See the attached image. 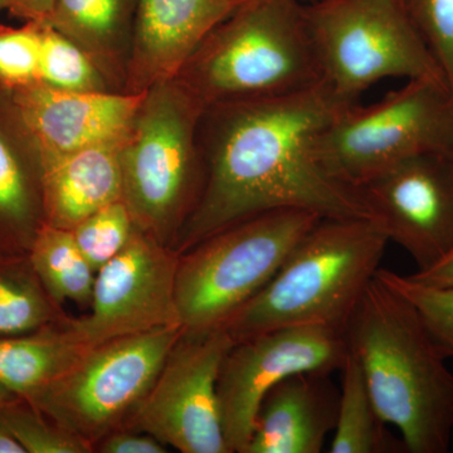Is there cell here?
Returning a JSON list of instances; mask_svg holds the SVG:
<instances>
[{"instance_id":"30bf717a","label":"cell","mask_w":453,"mask_h":453,"mask_svg":"<svg viewBox=\"0 0 453 453\" xmlns=\"http://www.w3.org/2000/svg\"><path fill=\"white\" fill-rule=\"evenodd\" d=\"M234 344L223 327L184 330L127 425L183 453H231L217 386Z\"/></svg>"},{"instance_id":"cb8c5ba5","label":"cell","mask_w":453,"mask_h":453,"mask_svg":"<svg viewBox=\"0 0 453 453\" xmlns=\"http://www.w3.org/2000/svg\"><path fill=\"white\" fill-rule=\"evenodd\" d=\"M375 277L417 310L447 359L453 357V286L426 285L411 275H401L383 267L377 271Z\"/></svg>"},{"instance_id":"d4e9b609","label":"cell","mask_w":453,"mask_h":453,"mask_svg":"<svg viewBox=\"0 0 453 453\" xmlns=\"http://www.w3.org/2000/svg\"><path fill=\"white\" fill-rule=\"evenodd\" d=\"M135 226L129 208L119 201L95 211L71 231L83 257L97 273L127 246Z\"/></svg>"},{"instance_id":"4dcf8cb0","label":"cell","mask_w":453,"mask_h":453,"mask_svg":"<svg viewBox=\"0 0 453 453\" xmlns=\"http://www.w3.org/2000/svg\"><path fill=\"white\" fill-rule=\"evenodd\" d=\"M411 276L426 285L451 288L453 286V249L434 266L425 271H416Z\"/></svg>"},{"instance_id":"1f68e13d","label":"cell","mask_w":453,"mask_h":453,"mask_svg":"<svg viewBox=\"0 0 453 453\" xmlns=\"http://www.w3.org/2000/svg\"><path fill=\"white\" fill-rule=\"evenodd\" d=\"M9 11L28 22H49L55 5V0H9Z\"/></svg>"},{"instance_id":"d6986e66","label":"cell","mask_w":453,"mask_h":453,"mask_svg":"<svg viewBox=\"0 0 453 453\" xmlns=\"http://www.w3.org/2000/svg\"><path fill=\"white\" fill-rule=\"evenodd\" d=\"M339 389L338 418L330 452L399 453L407 452L403 441L396 440L381 419L362 368L357 357L348 351Z\"/></svg>"},{"instance_id":"836d02e7","label":"cell","mask_w":453,"mask_h":453,"mask_svg":"<svg viewBox=\"0 0 453 453\" xmlns=\"http://www.w3.org/2000/svg\"><path fill=\"white\" fill-rule=\"evenodd\" d=\"M9 8H11V3H9V0H0V11H2V9Z\"/></svg>"},{"instance_id":"ba28073f","label":"cell","mask_w":453,"mask_h":453,"mask_svg":"<svg viewBox=\"0 0 453 453\" xmlns=\"http://www.w3.org/2000/svg\"><path fill=\"white\" fill-rule=\"evenodd\" d=\"M303 13L324 81L344 100L386 79L446 83L405 0H319Z\"/></svg>"},{"instance_id":"6da1fadb","label":"cell","mask_w":453,"mask_h":453,"mask_svg":"<svg viewBox=\"0 0 453 453\" xmlns=\"http://www.w3.org/2000/svg\"><path fill=\"white\" fill-rule=\"evenodd\" d=\"M351 103L357 101L338 96L323 81L288 96L207 107L199 124L201 195L174 250L186 252L226 226L270 211L374 219L362 190L333 178L316 153L319 134Z\"/></svg>"},{"instance_id":"8992f818","label":"cell","mask_w":453,"mask_h":453,"mask_svg":"<svg viewBox=\"0 0 453 453\" xmlns=\"http://www.w3.org/2000/svg\"><path fill=\"white\" fill-rule=\"evenodd\" d=\"M320 219L308 211H265L180 253L175 301L181 327L187 332L222 327L270 282Z\"/></svg>"},{"instance_id":"277c9868","label":"cell","mask_w":453,"mask_h":453,"mask_svg":"<svg viewBox=\"0 0 453 453\" xmlns=\"http://www.w3.org/2000/svg\"><path fill=\"white\" fill-rule=\"evenodd\" d=\"M177 80L207 107L288 96L324 81L300 0H246L210 33Z\"/></svg>"},{"instance_id":"7c38bea8","label":"cell","mask_w":453,"mask_h":453,"mask_svg":"<svg viewBox=\"0 0 453 453\" xmlns=\"http://www.w3.org/2000/svg\"><path fill=\"white\" fill-rule=\"evenodd\" d=\"M180 253L138 226L129 242L97 271L91 312L67 319L62 332L92 348L113 339L181 326L175 301Z\"/></svg>"},{"instance_id":"e575fe53","label":"cell","mask_w":453,"mask_h":453,"mask_svg":"<svg viewBox=\"0 0 453 453\" xmlns=\"http://www.w3.org/2000/svg\"><path fill=\"white\" fill-rule=\"evenodd\" d=\"M8 390L5 388H3L2 386H0V403H2L3 401L5 399V395H7Z\"/></svg>"},{"instance_id":"8fae6325","label":"cell","mask_w":453,"mask_h":453,"mask_svg":"<svg viewBox=\"0 0 453 453\" xmlns=\"http://www.w3.org/2000/svg\"><path fill=\"white\" fill-rule=\"evenodd\" d=\"M345 330L301 325L234 342L220 366L219 399L226 445L243 453L265 396L299 372H339L348 356Z\"/></svg>"},{"instance_id":"3957f363","label":"cell","mask_w":453,"mask_h":453,"mask_svg":"<svg viewBox=\"0 0 453 453\" xmlns=\"http://www.w3.org/2000/svg\"><path fill=\"white\" fill-rule=\"evenodd\" d=\"M389 240L374 219H323L225 325L234 342L301 325L345 330Z\"/></svg>"},{"instance_id":"7402d4cb","label":"cell","mask_w":453,"mask_h":453,"mask_svg":"<svg viewBox=\"0 0 453 453\" xmlns=\"http://www.w3.org/2000/svg\"><path fill=\"white\" fill-rule=\"evenodd\" d=\"M38 83L70 92H116L88 55L70 38L41 25Z\"/></svg>"},{"instance_id":"52a82bcc","label":"cell","mask_w":453,"mask_h":453,"mask_svg":"<svg viewBox=\"0 0 453 453\" xmlns=\"http://www.w3.org/2000/svg\"><path fill=\"white\" fill-rule=\"evenodd\" d=\"M316 153L333 178L359 189L425 154L453 155V96L446 83L411 80L372 105L342 107L319 134Z\"/></svg>"},{"instance_id":"f1b7e54d","label":"cell","mask_w":453,"mask_h":453,"mask_svg":"<svg viewBox=\"0 0 453 453\" xmlns=\"http://www.w3.org/2000/svg\"><path fill=\"white\" fill-rule=\"evenodd\" d=\"M7 429L28 453H88L92 447L58 426L47 423L27 412H9L0 417Z\"/></svg>"},{"instance_id":"7a4b0ae2","label":"cell","mask_w":453,"mask_h":453,"mask_svg":"<svg viewBox=\"0 0 453 453\" xmlns=\"http://www.w3.org/2000/svg\"><path fill=\"white\" fill-rule=\"evenodd\" d=\"M345 336L378 413L398 429L407 452H449L453 372L417 310L374 276Z\"/></svg>"},{"instance_id":"f546056e","label":"cell","mask_w":453,"mask_h":453,"mask_svg":"<svg viewBox=\"0 0 453 453\" xmlns=\"http://www.w3.org/2000/svg\"><path fill=\"white\" fill-rule=\"evenodd\" d=\"M98 451L104 453H165L166 446L159 440L139 431L118 429L107 434L97 443Z\"/></svg>"},{"instance_id":"5bb4252c","label":"cell","mask_w":453,"mask_h":453,"mask_svg":"<svg viewBox=\"0 0 453 453\" xmlns=\"http://www.w3.org/2000/svg\"><path fill=\"white\" fill-rule=\"evenodd\" d=\"M11 91V109L42 165L127 135L144 94L70 92L32 83Z\"/></svg>"},{"instance_id":"4316f807","label":"cell","mask_w":453,"mask_h":453,"mask_svg":"<svg viewBox=\"0 0 453 453\" xmlns=\"http://www.w3.org/2000/svg\"><path fill=\"white\" fill-rule=\"evenodd\" d=\"M52 316L42 292L22 277L0 276V336L37 329Z\"/></svg>"},{"instance_id":"484cf974","label":"cell","mask_w":453,"mask_h":453,"mask_svg":"<svg viewBox=\"0 0 453 453\" xmlns=\"http://www.w3.org/2000/svg\"><path fill=\"white\" fill-rule=\"evenodd\" d=\"M42 22L22 28L0 27V85L7 89L38 82Z\"/></svg>"},{"instance_id":"2e32d148","label":"cell","mask_w":453,"mask_h":453,"mask_svg":"<svg viewBox=\"0 0 453 453\" xmlns=\"http://www.w3.org/2000/svg\"><path fill=\"white\" fill-rule=\"evenodd\" d=\"M325 372H299L276 384L259 407L243 453H319L338 418L339 389Z\"/></svg>"},{"instance_id":"5b68a950","label":"cell","mask_w":453,"mask_h":453,"mask_svg":"<svg viewBox=\"0 0 453 453\" xmlns=\"http://www.w3.org/2000/svg\"><path fill=\"white\" fill-rule=\"evenodd\" d=\"M204 110L177 80L157 83L121 142L122 201L135 226L165 246L177 242L201 195Z\"/></svg>"},{"instance_id":"9c48e42d","label":"cell","mask_w":453,"mask_h":453,"mask_svg":"<svg viewBox=\"0 0 453 453\" xmlns=\"http://www.w3.org/2000/svg\"><path fill=\"white\" fill-rule=\"evenodd\" d=\"M183 332L160 327L89 348L31 396L56 426L94 449L129 421Z\"/></svg>"},{"instance_id":"d6a6232c","label":"cell","mask_w":453,"mask_h":453,"mask_svg":"<svg viewBox=\"0 0 453 453\" xmlns=\"http://www.w3.org/2000/svg\"><path fill=\"white\" fill-rule=\"evenodd\" d=\"M0 453H26L22 445L2 426H0Z\"/></svg>"},{"instance_id":"4fadbf2b","label":"cell","mask_w":453,"mask_h":453,"mask_svg":"<svg viewBox=\"0 0 453 453\" xmlns=\"http://www.w3.org/2000/svg\"><path fill=\"white\" fill-rule=\"evenodd\" d=\"M360 190L389 242L410 253L417 271L434 266L453 249V155L411 157Z\"/></svg>"},{"instance_id":"d590c367","label":"cell","mask_w":453,"mask_h":453,"mask_svg":"<svg viewBox=\"0 0 453 453\" xmlns=\"http://www.w3.org/2000/svg\"><path fill=\"white\" fill-rule=\"evenodd\" d=\"M300 2L303 3V4H310V3L319 2V0H300Z\"/></svg>"},{"instance_id":"e0dca14e","label":"cell","mask_w":453,"mask_h":453,"mask_svg":"<svg viewBox=\"0 0 453 453\" xmlns=\"http://www.w3.org/2000/svg\"><path fill=\"white\" fill-rule=\"evenodd\" d=\"M122 140L89 146L42 165L44 223L71 231L95 211L122 201Z\"/></svg>"},{"instance_id":"ac0fdd59","label":"cell","mask_w":453,"mask_h":453,"mask_svg":"<svg viewBox=\"0 0 453 453\" xmlns=\"http://www.w3.org/2000/svg\"><path fill=\"white\" fill-rule=\"evenodd\" d=\"M136 0H55L49 25L92 59L116 92H124Z\"/></svg>"},{"instance_id":"603a6c76","label":"cell","mask_w":453,"mask_h":453,"mask_svg":"<svg viewBox=\"0 0 453 453\" xmlns=\"http://www.w3.org/2000/svg\"><path fill=\"white\" fill-rule=\"evenodd\" d=\"M12 133L0 125V220L16 228H31L35 220V196L23 154L35 146L25 130L18 139Z\"/></svg>"},{"instance_id":"83f0119b","label":"cell","mask_w":453,"mask_h":453,"mask_svg":"<svg viewBox=\"0 0 453 453\" xmlns=\"http://www.w3.org/2000/svg\"><path fill=\"white\" fill-rule=\"evenodd\" d=\"M405 5L453 96V0H405Z\"/></svg>"},{"instance_id":"44dd1931","label":"cell","mask_w":453,"mask_h":453,"mask_svg":"<svg viewBox=\"0 0 453 453\" xmlns=\"http://www.w3.org/2000/svg\"><path fill=\"white\" fill-rule=\"evenodd\" d=\"M32 264L53 299L89 305L96 273L83 257L73 231L43 222L35 231Z\"/></svg>"},{"instance_id":"ffe728a7","label":"cell","mask_w":453,"mask_h":453,"mask_svg":"<svg viewBox=\"0 0 453 453\" xmlns=\"http://www.w3.org/2000/svg\"><path fill=\"white\" fill-rule=\"evenodd\" d=\"M88 349L62 330L38 338L0 339V386L31 396L76 365Z\"/></svg>"},{"instance_id":"9a60e30c","label":"cell","mask_w":453,"mask_h":453,"mask_svg":"<svg viewBox=\"0 0 453 453\" xmlns=\"http://www.w3.org/2000/svg\"><path fill=\"white\" fill-rule=\"evenodd\" d=\"M246 0H136L125 94L177 77L210 33Z\"/></svg>"}]
</instances>
